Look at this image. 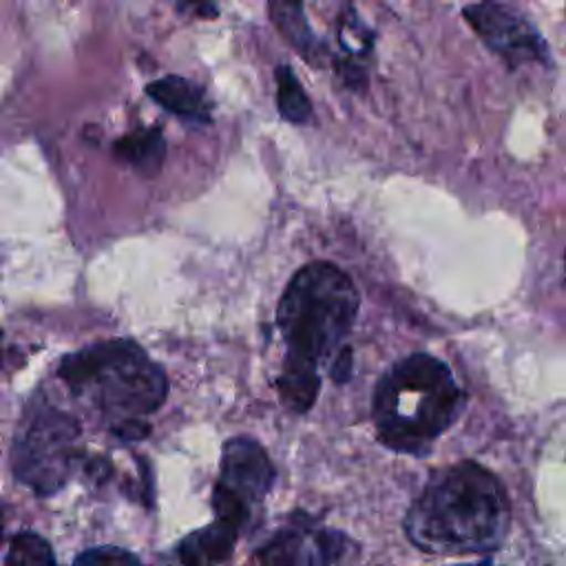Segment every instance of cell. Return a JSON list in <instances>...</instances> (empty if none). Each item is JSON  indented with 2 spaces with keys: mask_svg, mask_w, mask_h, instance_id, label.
Returning <instances> with one entry per match:
<instances>
[{
  "mask_svg": "<svg viewBox=\"0 0 566 566\" xmlns=\"http://www.w3.org/2000/svg\"><path fill=\"white\" fill-rule=\"evenodd\" d=\"M356 312L352 279L327 261L305 265L287 283L276 310L285 343L279 394L292 411L303 413L314 405L321 387L316 367L345 347Z\"/></svg>",
  "mask_w": 566,
  "mask_h": 566,
  "instance_id": "cell-1",
  "label": "cell"
},
{
  "mask_svg": "<svg viewBox=\"0 0 566 566\" xmlns=\"http://www.w3.org/2000/svg\"><path fill=\"white\" fill-rule=\"evenodd\" d=\"M511 524L504 484L486 467L464 460L429 478L407 511V537L427 553L495 551Z\"/></svg>",
  "mask_w": 566,
  "mask_h": 566,
  "instance_id": "cell-2",
  "label": "cell"
},
{
  "mask_svg": "<svg viewBox=\"0 0 566 566\" xmlns=\"http://www.w3.org/2000/svg\"><path fill=\"white\" fill-rule=\"evenodd\" d=\"M464 389L440 358L416 352L394 363L376 385L371 416L380 442L398 453L424 455L460 418Z\"/></svg>",
  "mask_w": 566,
  "mask_h": 566,
  "instance_id": "cell-3",
  "label": "cell"
},
{
  "mask_svg": "<svg viewBox=\"0 0 566 566\" xmlns=\"http://www.w3.org/2000/svg\"><path fill=\"white\" fill-rule=\"evenodd\" d=\"M69 391L117 422L157 411L168 396L164 369L133 340H104L69 354L57 369Z\"/></svg>",
  "mask_w": 566,
  "mask_h": 566,
  "instance_id": "cell-4",
  "label": "cell"
},
{
  "mask_svg": "<svg viewBox=\"0 0 566 566\" xmlns=\"http://www.w3.org/2000/svg\"><path fill=\"white\" fill-rule=\"evenodd\" d=\"M80 424L55 407H40L22 424L13 442V473L38 495L64 486L77 458Z\"/></svg>",
  "mask_w": 566,
  "mask_h": 566,
  "instance_id": "cell-5",
  "label": "cell"
},
{
  "mask_svg": "<svg viewBox=\"0 0 566 566\" xmlns=\"http://www.w3.org/2000/svg\"><path fill=\"white\" fill-rule=\"evenodd\" d=\"M272 482L274 467L256 440L245 436L228 440L221 453V475L212 489L217 520L241 531Z\"/></svg>",
  "mask_w": 566,
  "mask_h": 566,
  "instance_id": "cell-6",
  "label": "cell"
},
{
  "mask_svg": "<svg viewBox=\"0 0 566 566\" xmlns=\"http://www.w3.org/2000/svg\"><path fill=\"white\" fill-rule=\"evenodd\" d=\"M462 18L478 40L511 71L524 64L551 66V49L546 38L511 2L478 0L462 7Z\"/></svg>",
  "mask_w": 566,
  "mask_h": 566,
  "instance_id": "cell-7",
  "label": "cell"
},
{
  "mask_svg": "<svg viewBox=\"0 0 566 566\" xmlns=\"http://www.w3.org/2000/svg\"><path fill=\"white\" fill-rule=\"evenodd\" d=\"M356 544L340 531L323 528L307 515H294L287 526L268 539L256 562L263 564H340L352 562Z\"/></svg>",
  "mask_w": 566,
  "mask_h": 566,
  "instance_id": "cell-8",
  "label": "cell"
},
{
  "mask_svg": "<svg viewBox=\"0 0 566 566\" xmlns=\"http://www.w3.org/2000/svg\"><path fill=\"white\" fill-rule=\"evenodd\" d=\"M146 95L188 124L210 122L212 104L208 102L206 91L192 80H186L181 75H164L146 84Z\"/></svg>",
  "mask_w": 566,
  "mask_h": 566,
  "instance_id": "cell-9",
  "label": "cell"
},
{
  "mask_svg": "<svg viewBox=\"0 0 566 566\" xmlns=\"http://www.w3.org/2000/svg\"><path fill=\"white\" fill-rule=\"evenodd\" d=\"M268 13L279 35L310 64H323L327 46L312 31L303 0H268Z\"/></svg>",
  "mask_w": 566,
  "mask_h": 566,
  "instance_id": "cell-10",
  "label": "cell"
},
{
  "mask_svg": "<svg viewBox=\"0 0 566 566\" xmlns=\"http://www.w3.org/2000/svg\"><path fill=\"white\" fill-rule=\"evenodd\" d=\"M237 537H239V528L221 520H214V524L203 526L179 542L177 559L195 566L226 562L232 555Z\"/></svg>",
  "mask_w": 566,
  "mask_h": 566,
  "instance_id": "cell-11",
  "label": "cell"
},
{
  "mask_svg": "<svg viewBox=\"0 0 566 566\" xmlns=\"http://www.w3.org/2000/svg\"><path fill=\"white\" fill-rule=\"evenodd\" d=\"M115 155L130 164L137 172L144 177H153L164 161L166 155V142L161 135V128H139L130 135H124L115 142Z\"/></svg>",
  "mask_w": 566,
  "mask_h": 566,
  "instance_id": "cell-12",
  "label": "cell"
},
{
  "mask_svg": "<svg viewBox=\"0 0 566 566\" xmlns=\"http://www.w3.org/2000/svg\"><path fill=\"white\" fill-rule=\"evenodd\" d=\"M336 38L338 44L345 53V60L352 62H365L369 57V53L374 51V40L376 33L374 29L358 15L356 7L347 4L340 13H338V27H336Z\"/></svg>",
  "mask_w": 566,
  "mask_h": 566,
  "instance_id": "cell-13",
  "label": "cell"
},
{
  "mask_svg": "<svg viewBox=\"0 0 566 566\" xmlns=\"http://www.w3.org/2000/svg\"><path fill=\"white\" fill-rule=\"evenodd\" d=\"M276 77V106L281 117L292 124H305L312 119V102L303 91L298 77L287 64H279L274 71Z\"/></svg>",
  "mask_w": 566,
  "mask_h": 566,
  "instance_id": "cell-14",
  "label": "cell"
},
{
  "mask_svg": "<svg viewBox=\"0 0 566 566\" xmlns=\"http://www.w3.org/2000/svg\"><path fill=\"white\" fill-rule=\"evenodd\" d=\"M4 562L18 564V566H49V564H55V555L46 539L24 531L13 535Z\"/></svg>",
  "mask_w": 566,
  "mask_h": 566,
  "instance_id": "cell-15",
  "label": "cell"
},
{
  "mask_svg": "<svg viewBox=\"0 0 566 566\" xmlns=\"http://www.w3.org/2000/svg\"><path fill=\"white\" fill-rule=\"evenodd\" d=\"M77 564H97V566H104V564H137V555L124 551V548H117V546H97V548H88L84 553H80L75 557Z\"/></svg>",
  "mask_w": 566,
  "mask_h": 566,
  "instance_id": "cell-16",
  "label": "cell"
},
{
  "mask_svg": "<svg viewBox=\"0 0 566 566\" xmlns=\"http://www.w3.org/2000/svg\"><path fill=\"white\" fill-rule=\"evenodd\" d=\"M177 11L199 18V20H217L219 18V9L214 0H175Z\"/></svg>",
  "mask_w": 566,
  "mask_h": 566,
  "instance_id": "cell-17",
  "label": "cell"
},
{
  "mask_svg": "<svg viewBox=\"0 0 566 566\" xmlns=\"http://www.w3.org/2000/svg\"><path fill=\"white\" fill-rule=\"evenodd\" d=\"M148 424L142 420V418H130V420H122V422H115L113 427V433L122 440H142L148 436Z\"/></svg>",
  "mask_w": 566,
  "mask_h": 566,
  "instance_id": "cell-18",
  "label": "cell"
},
{
  "mask_svg": "<svg viewBox=\"0 0 566 566\" xmlns=\"http://www.w3.org/2000/svg\"><path fill=\"white\" fill-rule=\"evenodd\" d=\"M349 369H352V352H349V347H343L336 354V363L332 365V378L338 382H345L349 376Z\"/></svg>",
  "mask_w": 566,
  "mask_h": 566,
  "instance_id": "cell-19",
  "label": "cell"
}]
</instances>
